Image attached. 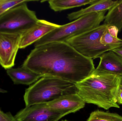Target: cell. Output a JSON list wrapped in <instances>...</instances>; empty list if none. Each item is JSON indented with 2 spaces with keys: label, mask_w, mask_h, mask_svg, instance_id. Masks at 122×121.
<instances>
[{
  "label": "cell",
  "mask_w": 122,
  "mask_h": 121,
  "mask_svg": "<svg viewBox=\"0 0 122 121\" xmlns=\"http://www.w3.org/2000/svg\"><path fill=\"white\" fill-rule=\"evenodd\" d=\"M122 84V76L107 73L92 74L75 84L76 93L85 103L106 110L120 108L117 96Z\"/></svg>",
  "instance_id": "7a4b0ae2"
},
{
  "label": "cell",
  "mask_w": 122,
  "mask_h": 121,
  "mask_svg": "<svg viewBox=\"0 0 122 121\" xmlns=\"http://www.w3.org/2000/svg\"><path fill=\"white\" fill-rule=\"evenodd\" d=\"M100 42L104 45H114L119 47H122V40L111 36L108 33L107 29L101 37Z\"/></svg>",
  "instance_id": "e0dca14e"
},
{
  "label": "cell",
  "mask_w": 122,
  "mask_h": 121,
  "mask_svg": "<svg viewBox=\"0 0 122 121\" xmlns=\"http://www.w3.org/2000/svg\"><path fill=\"white\" fill-rule=\"evenodd\" d=\"M30 1H31L28 0H0V16L10 9Z\"/></svg>",
  "instance_id": "ac0fdd59"
},
{
  "label": "cell",
  "mask_w": 122,
  "mask_h": 121,
  "mask_svg": "<svg viewBox=\"0 0 122 121\" xmlns=\"http://www.w3.org/2000/svg\"><path fill=\"white\" fill-rule=\"evenodd\" d=\"M34 11L23 3L8 10L0 16V32L22 35L38 21Z\"/></svg>",
  "instance_id": "8992f818"
},
{
  "label": "cell",
  "mask_w": 122,
  "mask_h": 121,
  "mask_svg": "<svg viewBox=\"0 0 122 121\" xmlns=\"http://www.w3.org/2000/svg\"><path fill=\"white\" fill-rule=\"evenodd\" d=\"M109 25L103 23L94 29L72 38L66 42L85 57L95 59L110 50L118 48L114 45L102 44L101 37Z\"/></svg>",
  "instance_id": "5b68a950"
},
{
  "label": "cell",
  "mask_w": 122,
  "mask_h": 121,
  "mask_svg": "<svg viewBox=\"0 0 122 121\" xmlns=\"http://www.w3.org/2000/svg\"><path fill=\"white\" fill-rule=\"evenodd\" d=\"M15 84L29 85L37 81L42 76L22 66L16 68H10L6 71Z\"/></svg>",
  "instance_id": "7c38bea8"
},
{
  "label": "cell",
  "mask_w": 122,
  "mask_h": 121,
  "mask_svg": "<svg viewBox=\"0 0 122 121\" xmlns=\"http://www.w3.org/2000/svg\"><path fill=\"white\" fill-rule=\"evenodd\" d=\"M0 121H18L10 112L4 113L0 110Z\"/></svg>",
  "instance_id": "d6986e66"
},
{
  "label": "cell",
  "mask_w": 122,
  "mask_h": 121,
  "mask_svg": "<svg viewBox=\"0 0 122 121\" xmlns=\"http://www.w3.org/2000/svg\"><path fill=\"white\" fill-rule=\"evenodd\" d=\"M63 117L61 113L51 108L47 104L26 107L15 116L18 121H59Z\"/></svg>",
  "instance_id": "52a82bcc"
},
{
  "label": "cell",
  "mask_w": 122,
  "mask_h": 121,
  "mask_svg": "<svg viewBox=\"0 0 122 121\" xmlns=\"http://www.w3.org/2000/svg\"><path fill=\"white\" fill-rule=\"evenodd\" d=\"M76 92L75 84L52 77H42L26 90V107L47 104L62 95Z\"/></svg>",
  "instance_id": "3957f363"
},
{
  "label": "cell",
  "mask_w": 122,
  "mask_h": 121,
  "mask_svg": "<svg viewBox=\"0 0 122 121\" xmlns=\"http://www.w3.org/2000/svg\"><path fill=\"white\" fill-rule=\"evenodd\" d=\"M100 61L93 74L107 73L122 76V58L112 50L99 57Z\"/></svg>",
  "instance_id": "8fae6325"
},
{
  "label": "cell",
  "mask_w": 122,
  "mask_h": 121,
  "mask_svg": "<svg viewBox=\"0 0 122 121\" xmlns=\"http://www.w3.org/2000/svg\"><path fill=\"white\" fill-rule=\"evenodd\" d=\"M57 25L44 20H39L36 25L21 36L19 49L25 48L59 27Z\"/></svg>",
  "instance_id": "30bf717a"
},
{
  "label": "cell",
  "mask_w": 122,
  "mask_h": 121,
  "mask_svg": "<svg viewBox=\"0 0 122 121\" xmlns=\"http://www.w3.org/2000/svg\"><path fill=\"white\" fill-rule=\"evenodd\" d=\"M118 0H97L90 6L67 15V18L70 21L76 20L81 16L91 13L107 11L112 8L118 2Z\"/></svg>",
  "instance_id": "4fadbf2b"
},
{
  "label": "cell",
  "mask_w": 122,
  "mask_h": 121,
  "mask_svg": "<svg viewBox=\"0 0 122 121\" xmlns=\"http://www.w3.org/2000/svg\"><path fill=\"white\" fill-rule=\"evenodd\" d=\"M67 121V120H65V121Z\"/></svg>",
  "instance_id": "cb8c5ba5"
},
{
  "label": "cell",
  "mask_w": 122,
  "mask_h": 121,
  "mask_svg": "<svg viewBox=\"0 0 122 121\" xmlns=\"http://www.w3.org/2000/svg\"><path fill=\"white\" fill-rule=\"evenodd\" d=\"M104 20V24L116 26L119 32H121L122 29V0H118L117 4L109 10Z\"/></svg>",
  "instance_id": "9a60e30c"
},
{
  "label": "cell",
  "mask_w": 122,
  "mask_h": 121,
  "mask_svg": "<svg viewBox=\"0 0 122 121\" xmlns=\"http://www.w3.org/2000/svg\"><path fill=\"white\" fill-rule=\"evenodd\" d=\"M7 91L0 88V93H7Z\"/></svg>",
  "instance_id": "603a6c76"
},
{
  "label": "cell",
  "mask_w": 122,
  "mask_h": 121,
  "mask_svg": "<svg viewBox=\"0 0 122 121\" xmlns=\"http://www.w3.org/2000/svg\"><path fill=\"white\" fill-rule=\"evenodd\" d=\"M97 0H51L48 1L49 6L54 11L64 10L92 4Z\"/></svg>",
  "instance_id": "5bb4252c"
},
{
  "label": "cell",
  "mask_w": 122,
  "mask_h": 121,
  "mask_svg": "<svg viewBox=\"0 0 122 121\" xmlns=\"http://www.w3.org/2000/svg\"><path fill=\"white\" fill-rule=\"evenodd\" d=\"M21 36L0 32V65L5 69L12 68L15 65Z\"/></svg>",
  "instance_id": "ba28073f"
},
{
  "label": "cell",
  "mask_w": 122,
  "mask_h": 121,
  "mask_svg": "<svg viewBox=\"0 0 122 121\" xmlns=\"http://www.w3.org/2000/svg\"><path fill=\"white\" fill-rule=\"evenodd\" d=\"M22 66L42 77H52L73 84L91 76L93 59L85 57L67 43L53 42L35 47Z\"/></svg>",
  "instance_id": "6da1fadb"
},
{
  "label": "cell",
  "mask_w": 122,
  "mask_h": 121,
  "mask_svg": "<svg viewBox=\"0 0 122 121\" xmlns=\"http://www.w3.org/2000/svg\"><path fill=\"white\" fill-rule=\"evenodd\" d=\"M108 33L113 37L118 38L119 29L117 27L115 26H109L107 29Z\"/></svg>",
  "instance_id": "ffe728a7"
},
{
  "label": "cell",
  "mask_w": 122,
  "mask_h": 121,
  "mask_svg": "<svg viewBox=\"0 0 122 121\" xmlns=\"http://www.w3.org/2000/svg\"><path fill=\"white\" fill-rule=\"evenodd\" d=\"M107 11L86 14L57 28L35 43V47L53 42H65L100 25Z\"/></svg>",
  "instance_id": "277c9868"
},
{
  "label": "cell",
  "mask_w": 122,
  "mask_h": 121,
  "mask_svg": "<svg viewBox=\"0 0 122 121\" xmlns=\"http://www.w3.org/2000/svg\"><path fill=\"white\" fill-rule=\"evenodd\" d=\"M112 50L122 58V47L115 48Z\"/></svg>",
  "instance_id": "7402d4cb"
},
{
  "label": "cell",
  "mask_w": 122,
  "mask_h": 121,
  "mask_svg": "<svg viewBox=\"0 0 122 121\" xmlns=\"http://www.w3.org/2000/svg\"><path fill=\"white\" fill-rule=\"evenodd\" d=\"M87 121H122V116L116 113L97 110L90 114Z\"/></svg>",
  "instance_id": "2e32d148"
},
{
  "label": "cell",
  "mask_w": 122,
  "mask_h": 121,
  "mask_svg": "<svg viewBox=\"0 0 122 121\" xmlns=\"http://www.w3.org/2000/svg\"><path fill=\"white\" fill-rule=\"evenodd\" d=\"M47 104L51 108L59 112L64 117L83 108L85 103L75 92L62 95Z\"/></svg>",
  "instance_id": "9c48e42d"
},
{
  "label": "cell",
  "mask_w": 122,
  "mask_h": 121,
  "mask_svg": "<svg viewBox=\"0 0 122 121\" xmlns=\"http://www.w3.org/2000/svg\"><path fill=\"white\" fill-rule=\"evenodd\" d=\"M117 103L119 105H122V84L121 85L117 96Z\"/></svg>",
  "instance_id": "44dd1931"
}]
</instances>
